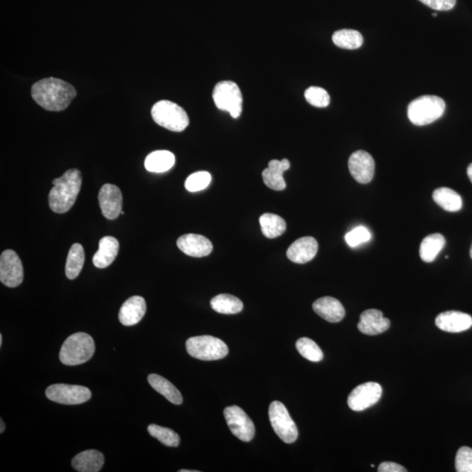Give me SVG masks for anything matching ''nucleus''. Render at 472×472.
Here are the masks:
<instances>
[{
  "label": "nucleus",
  "instance_id": "ddd939ff",
  "mask_svg": "<svg viewBox=\"0 0 472 472\" xmlns=\"http://www.w3.org/2000/svg\"><path fill=\"white\" fill-rule=\"evenodd\" d=\"M350 173L360 184H368L375 176V163L372 156L365 151H357L350 156Z\"/></svg>",
  "mask_w": 472,
  "mask_h": 472
},
{
  "label": "nucleus",
  "instance_id": "0eeeda50",
  "mask_svg": "<svg viewBox=\"0 0 472 472\" xmlns=\"http://www.w3.org/2000/svg\"><path fill=\"white\" fill-rule=\"evenodd\" d=\"M216 107L230 114L233 118H238L242 112V94L235 82L223 81L215 87L213 92Z\"/></svg>",
  "mask_w": 472,
  "mask_h": 472
},
{
  "label": "nucleus",
  "instance_id": "4c0bfd02",
  "mask_svg": "<svg viewBox=\"0 0 472 472\" xmlns=\"http://www.w3.org/2000/svg\"><path fill=\"white\" fill-rule=\"evenodd\" d=\"M435 11H450L454 9L456 0H419Z\"/></svg>",
  "mask_w": 472,
  "mask_h": 472
},
{
  "label": "nucleus",
  "instance_id": "39448f33",
  "mask_svg": "<svg viewBox=\"0 0 472 472\" xmlns=\"http://www.w3.org/2000/svg\"><path fill=\"white\" fill-rule=\"evenodd\" d=\"M151 116L156 124L171 132H181L189 124V117L186 110L171 101L156 102L151 109Z\"/></svg>",
  "mask_w": 472,
  "mask_h": 472
},
{
  "label": "nucleus",
  "instance_id": "20e7f679",
  "mask_svg": "<svg viewBox=\"0 0 472 472\" xmlns=\"http://www.w3.org/2000/svg\"><path fill=\"white\" fill-rule=\"evenodd\" d=\"M444 99L436 96H422L414 99L408 107V117L411 123L424 127L439 119L445 112Z\"/></svg>",
  "mask_w": 472,
  "mask_h": 472
},
{
  "label": "nucleus",
  "instance_id": "c9c22d12",
  "mask_svg": "<svg viewBox=\"0 0 472 472\" xmlns=\"http://www.w3.org/2000/svg\"><path fill=\"white\" fill-rule=\"evenodd\" d=\"M371 240V233L368 228L360 226L354 228L345 235V241L350 247H355Z\"/></svg>",
  "mask_w": 472,
  "mask_h": 472
},
{
  "label": "nucleus",
  "instance_id": "58836bf2",
  "mask_svg": "<svg viewBox=\"0 0 472 472\" xmlns=\"http://www.w3.org/2000/svg\"><path fill=\"white\" fill-rule=\"evenodd\" d=\"M379 472H407L404 467L393 462H384L380 464Z\"/></svg>",
  "mask_w": 472,
  "mask_h": 472
},
{
  "label": "nucleus",
  "instance_id": "7c9ffc66",
  "mask_svg": "<svg viewBox=\"0 0 472 472\" xmlns=\"http://www.w3.org/2000/svg\"><path fill=\"white\" fill-rule=\"evenodd\" d=\"M333 41L338 48L353 50L360 48L364 40L361 33L356 30L341 29L333 33Z\"/></svg>",
  "mask_w": 472,
  "mask_h": 472
},
{
  "label": "nucleus",
  "instance_id": "79ce46f5",
  "mask_svg": "<svg viewBox=\"0 0 472 472\" xmlns=\"http://www.w3.org/2000/svg\"><path fill=\"white\" fill-rule=\"evenodd\" d=\"M3 343V336L2 334H0V345H2Z\"/></svg>",
  "mask_w": 472,
  "mask_h": 472
},
{
  "label": "nucleus",
  "instance_id": "6ab92c4d",
  "mask_svg": "<svg viewBox=\"0 0 472 472\" xmlns=\"http://www.w3.org/2000/svg\"><path fill=\"white\" fill-rule=\"evenodd\" d=\"M146 312V300L142 296H134L125 301L121 307L118 318H119L122 325L125 326H135L142 321Z\"/></svg>",
  "mask_w": 472,
  "mask_h": 472
},
{
  "label": "nucleus",
  "instance_id": "ea45409f",
  "mask_svg": "<svg viewBox=\"0 0 472 472\" xmlns=\"http://www.w3.org/2000/svg\"><path fill=\"white\" fill-rule=\"evenodd\" d=\"M467 174H468V177H469V178H470V180L472 183V163H471V165L469 166H468Z\"/></svg>",
  "mask_w": 472,
  "mask_h": 472
},
{
  "label": "nucleus",
  "instance_id": "6e6552de",
  "mask_svg": "<svg viewBox=\"0 0 472 472\" xmlns=\"http://www.w3.org/2000/svg\"><path fill=\"white\" fill-rule=\"evenodd\" d=\"M269 417L274 431L281 441L286 444H292L298 439V428L283 403L273 402L269 406Z\"/></svg>",
  "mask_w": 472,
  "mask_h": 472
},
{
  "label": "nucleus",
  "instance_id": "2f4dec72",
  "mask_svg": "<svg viewBox=\"0 0 472 472\" xmlns=\"http://www.w3.org/2000/svg\"><path fill=\"white\" fill-rule=\"evenodd\" d=\"M148 432L161 443L168 447H178L181 443L180 436L173 429L161 427V426L151 424L148 427Z\"/></svg>",
  "mask_w": 472,
  "mask_h": 472
},
{
  "label": "nucleus",
  "instance_id": "a19ab883",
  "mask_svg": "<svg viewBox=\"0 0 472 472\" xmlns=\"http://www.w3.org/2000/svg\"><path fill=\"white\" fill-rule=\"evenodd\" d=\"M0 424H1V428H0V433H3L4 430H5V429H6V426H5V424H4V422H3L2 419H1V421H0Z\"/></svg>",
  "mask_w": 472,
  "mask_h": 472
},
{
  "label": "nucleus",
  "instance_id": "7ed1b4c3",
  "mask_svg": "<svg viewBox=\"0 0 472 472\" xmlns=\"http://www.w3.org/2000/svg\"><path fill=\"white\" fill-rule=\"evenodd\" d=\"M95 349V342L89 334H72L65 340L60 349V360L66 365H81L92 358Z\"/></svg>",
  "mask_w": 472,
  "mask_h": 472
},
{
  "label": "nucleus",
  "instance_id": "e433bc0d",
  "mask_svg": "<svg viewBox=\"0 0 472 472\" xmlns=\"http://www.w3.org/2000/svg\"><path fill=\"white\" fill-rule=\"evenodd\" d=\"M456 470L458 472H472V449L460 448L456 456Z\"/></svg>",
  "mask_w": 472,
  "mask_h": 472
},
{
  "label": "nucleus",
  "instance_id": "aec40b11",
  "mask_svg": "<svg viewBox=\"0 0 472 472\" xmlns=\"http://www.w3.org/2000/svg\"><path fill=\"white\" fill-rule=\"evenodd\" d=\"M290 167L291 163L286 159L281 161L273 159L262 173L264 184L275 191L284 190L286 188V183L284 178V173L285 171L290 169Z\"/></svg>",
  "mask_w": 472,
  "mask_h": 472
},
{
  "label": "nucleus",
  "instance_id": "1a4fd4ad",
  "mask_svg": "<svg viewBox=\"0 0 472 472\" xmlns=\"http://www.w3.org/2000/svg\"><path fill=\"white\" fill-rule=\"evenodd\" d=\"M45 395L52 402L65 405H78L91 398L89 388L68 384H54L45 390Z\"/></svg>",
  "mask_w": 472,
  "mask_h": 472
},
{
  "label": "nucleus",
  "instance_id": "37998d69",
  "mask_svg": "<svg viewBox=\"0 0 472 472\" xmlns=\"http://www.w3.org/2000/svg\"><path fill=\"white\" fill-rule=\"evenodd\" d=\"M181 472H196V471L181 470Z\"/></svg>",
  "mask_w": 472,
  "mask_h": 472
},
{
  "label": "nucleus",
  "instance_id": "f03ea898",
  "mask_svg": "<svg viewBox=\"0 0 472 472\" xmlns=\"http://www.w3.org/2000/svg\"><path fill=\"white\" fill-rule=\"evenodd\" d=\"M54 188L49 193V207L57 214L70 211L81 191L82 175L78 169H70L62 177L53 181Z\"/></svg>",
  "mask_w": 472,
  "mask_h": 472
},
{
  "label": "nucleus",
  "instance_id": "b1692460",
  "mask_svg": "<svg viewBox=\"0 0 472 472\" xmlns=\"http://www.w3.org/2000/svg\"><path fill=\"white\" fill-rule=\"evenodd\" d=\"M175 156L169 151H156L147 156L144 166L148 172L161 173L173 168Z\"/></svg>",
  "mask_w": 472,
  "mask_h": 472
},
{
  "label": "nucleus",
  "instance_id": "412c9836",
  "mask_svg": "<svg viewBox=\"0 0 472 472\" xmlns=\"http://www.w3.org/2000/svg\"><path fill=\"white\" fill-rule=\"evenodd\" d=\"M312 307L319 317L330 323L340 322L345 318L344 306L340 301L331 296L316 300Z\"/></svg>",
  "mask_w": 472,
  "mask_h": 472
},
{
  "label": "nucleus",
  "instance_id": "5701e85b",
  "mask_svg": "<svg viewBox=\"0 0 472 472\" xmlns=\"http://www.w3.org/2000/svg\"><path fill=\"white\" fill-rule=\"evenodd\" d=\"M104 464V456L95 450L79 453L72 460V466L79 472H98Z\"/></svg>",
  "mask_w": 472,
  "mask_h": 472
},
{
  "label": "nucleus",
  "instance_id": "f8f14e48",
  "mask_svg": "<svg viewBox=\"0 0 472 472\" xmlns=\"http://www.w3.org/2000/svg\"><path fill=\"white\" fill-rule=\"evenodd\" d=\"M382 395V387L376 382L361 384L354 388L349 395V408L356 412L365 410L376 404Z\"/></svg>",
  "mask_w": 472,
  "mask_h": 472
},
{
  "label": "nucleus",
  "instance_id": "9b49d317",
  "mask_svg": "<svg viewBox=\"0 0 472 472\" xmlns=\"http://www.w3.org/2000/svg\"><path fill=\"white\" fill-rule=\"evenodd\" d=\"M24 269L21 258L14 250L4 251L0 257V281L7 287L15 288L22 284Z\"/></svg>",
  "mask_w": 472,
  "mask_h": 472
},
{
  "label": "nucleus",
  "instance_id": "4be33fe9",
  "mask_svg": "<svg viewBox=\"0 0 472 472\" xmlns=\"http://www.w3.org/2000/svg\"><path fill=\"white\" fill-rule=\"evenodd\" d=\"M119 250V242L112 236H104L99 242V249L93 257V264L98 269H105L115 261Z\"/></svg>",
  "mask_w": 472,
  "mask_h": 472
},
{
  "label": "nucleus",
  "instance_id": "bb28decb",
  "mask_svg": "<svg viewBox=\"0 0 472 472\" xmlns=\"http://www.w3.org/2000/svg\"><path fill=\"white\" fill-rule=\"evenodd\" d=\"M445 239L440 234H433L424 239L420 246V257L425 262H432L445 246Z\"/></svg>",
  "mask_w": 472,
  "mask_h": 472
},
{
  "label": "nucleus",
  "instance_id": "f3484780",
  "mask_svg": "<svg viewBox=\"0 0 472 472\" xmlns=\"http://www.w3.org/2000/svg\"><path fill=\"white\" fill-rule=\"evenodd\" d=\"M390 327V319L384 318L382 312L376 309L363 312L360 315V322L358 323V329L360 332L365 335H370V336L385 333Z\"/></svg>",
  "mask_w": 472,
  "mask_h": 472
},
{
  "label": "nucleus",
  "instance_id": "c756f323",
  "mask_svg": "<svg viewBox=\"0 0 472 472\" xmlns=\"http://www.w3.org/2000/svg\"><path fill=\"white\" fill-rule=\"evenodd\" d=\"M262 234L266 237L273 239L279 237L286 230V222L279 215L264 214L259 219Z\"/></svg>",
  "mask_w": 472,
  "mask_h": 472
},
{
  "label": "nucleus",
  "instance_id": "473e14b6",
  "mask_svg": "<svg viewBox=\"0 0 472 472\" xmlns=\"http://www.w3.org/2000/svg\"><path fill=\"white\" fill-rule=\"evenodd\" d=\"M299 353L312 363H319L323 360L322 350L309 338H301L296 343Z\"/></svg>",
  "mask_w": 472,
  "mask_h": 472
},
{
  "label": "nucleus",
  "instance_id": "2eb2a0df",
  "mask_svg": "<svg viewBox=\"0 0 472 472\" xmlns=\"http://www.w3.org/2000/svg\"><path fill=\"white\" fill-rule=\"evenodd\" d=\"M177 246L183 253L193 257H204L210 254L213 245L210 240L203 235L188 234L178 239Z\"/></svg>",
  "mask_w": 472,
  "mask_h": 472
},
{
  "label": "nucleus",
  "instance_id": "393cba45",
  "mask_svg": "<svg viewBox=\"0 0 472 472\" xmlns=\"http://www.w3.org/2000/svg\"><path fill=\"white\" fill-rule=\"evenodd\" d=\"M148 382L152 388L159 394L165 397L170 402L175 405H181L183 402V397L181 392L175 387L172 383L159 375H150L148 376Z\"/></svg>",
  "mask_w": 472,
  "mask_h": 472
},
{
  "label": "nucleus",
  "instance_id": "a878e982",
  "mask_svg": "<svg viewBox=\"0 0 472 472\" xmlns=\"http://www.w3.org/2000/svg\"><path fill=\"white\" fill-rule=\"evenodd\" d=\"M433 200L441 208L448 212H458L461 210L463 200L459 194L448 188H441L433 193Z\"/></svg>",
  "mask_w": 472,
  "mask_h": 472
},
{
  "label": "nucleus",
  "instance_id": "423d86ee",
  "mask_svg": "<svg viewBox=\"0 0 472 472\" xmlns=\"http://www.w3.org/2000/svg\"><path fill=\"white\" fill-rule=\"evenodd\" d=\"M190 356L200 360H218L228 354L227 345L218 338L204 335L188 338L186 343Z\"/></svg>",
  "mask_w": 472,
  "mask_h": 472
},
{
  "label": "nucleus",
  "instance_id": "a18cd8bd",
  "mask_svg": "<svg viewBox=\"0 0 472 472\" xmlns=\"http://www.w3.org/2000/svg\"><path fill=\"white\" fill-rule=\"evenodd\" d=\"M470 254H471V257L472 258V245H471V252H470Z\"/></svg>",
  "mask_w": 472,
  "mask_h": 472
},
{
  "label": "nucleus",
  "instance_id": "a211bd4d",
  "mask_svg": "<svg viewBox=\"0 0 472 472\" xmlns=\"http://www.w3.org/2000/svg\"><path fill=\"white\" fill-rule=\"evenodd\" d=\"M318 242L311 236L296 240L289 247L287 257L295 264H303L310 262L317 254Z\"/></svg>",
  "mask_w": 472,
  "mask_h": 472
},
{
  "label": "nucleus",
  "instance_id": "f704fd0d",
  "mask_svg": "<svg viewBox=\"0 0 472 472\" xmlns=\"http://www.w3.org/2000/svg\"><path fill=\"white\" fill-rule=\"evenodd\" d=\"M211 180V175L208 172L194 173L186 178V189L191 193L203 191L210 184Z\"/></svg>",
  "mask_w": 472,
  "mask_h": 472
},
{
  "label": "nucleus",
  "instance_id": "72a5a7b5",
  "mask_svg": "<svg viewBox=\"0 0 472 472\" xmlns=\"http://www.w3.org/2000/svg\"><path fill=\"white\" fill-rule=\"evenodd\" d=\"M306 101L314 107L326 108L330 104V96L326 90L321 87H310L304 92Z\"/></svg>",
  "mask_w": 472,
  "mask_h": 472
},
{
  "label": "nucleus",
  "instance_id": "9d476101",
  "mask_svg": "<svg viewBox=\"0 0 472 472\" xmlns=\"http://www.w3.org/2000/svg\"><path fill=\"white\" fill-rule=\"evenodd\" d=\"M224 417L231 432L238 439L250 441L254 439L256 429L253 422L240 407H227L224 410Z\"/></svg>",
  "mask_w": 472,
  "mask_h": 472
},
{
  "label": "nucleus",
  "instance_id": "cd10ccee",
  "mask_svg": "<svg viewBox=\"0 0 472 472\" xmlns=\"http://www.w3.org/2000/svg\"><path fill=\"white\" fill-rule=\"evenodd\" d=\"M85 253L83 247L79 243L72 245L68 252L66 262V276L68 279L74 280L80 275L85 264Z\"/></svg>",
  "mask_w": 472,
  "mask_h": 472
},
{
  "label": "nucleus",
  "instance_id": "4468645a",
  "mask_svg": "<svg viewBox=\"0 0 472 472\" xmlns=\"http://www.w3.org/2000/svg\"><path fill=\"white\" fill-rule=\"evenodd\" d=\"M102 215L108 220H115L121 215L123 208V194L117 186H102L98 195Z\"/></svg>",
  "mask_w": 472,
  "mask_h": 472
},
{
  "label": "nucleus",
  "instance_id": "c03bdc74",
  "mask_svg": "<svg viewBox=\"0 0 472 472\" xmlns=\"http://www.w3.org/2000/svg\"><path fill=\"white\" fill-rule=\"evenodd\" d=\"M432 15H433L434 17H436V16H437V14H436V13H434V14H432Z\"/></svg>",
  "mask_w": 472,
  "mask_h": 472
},
{
  "label": "nucleus",
  "instance_id": "c85d7f7f",
  "mask_svg": "<svg viewBox=\"0 0 472 472\" xmlns=\"http://www.w3.org/2000/svg\"><path fill=\"white\" fill-rule=\"evenodd\" d=\"M212 309L220 314H237L243 310L241 300L230 294H220L212 299Z\"/></svg>",
  "mask_w": 472,
  "mask_h": 472
},
{
  "label": "nucleus",
  "instance_id": "f257e3e1",
  "mask_svg": "<svg viewBox=\"0 0 472 472\" xmlns=\"http://www.w3.org/2000/svg\"><path fill=\"white\" fill-rule=\"evenodd\" d=\"M31 93L36 104L49 112H63L76 97V90L70 83L55 77L34 83Z\"/></svg>",
  "mask_w": 472,
  "mask_h": 472
},
{
  "label": "nucleus",
  "instance_id": "dca6fc26",
  "mask_svg": "<svg viewBox=\"0 0 472 472\" xmlns=\"http://www.w3.org/2000/svg\"><path fill=\"white\" fill-rule=\"evenodd\" d=\"M436 326L444 332L458 333L470 329L472 318L469 314L461 311H445L436 318Z\"/></svg>",
  "mask_w": 472,
  "mask_h": 472
}]
</instances>
